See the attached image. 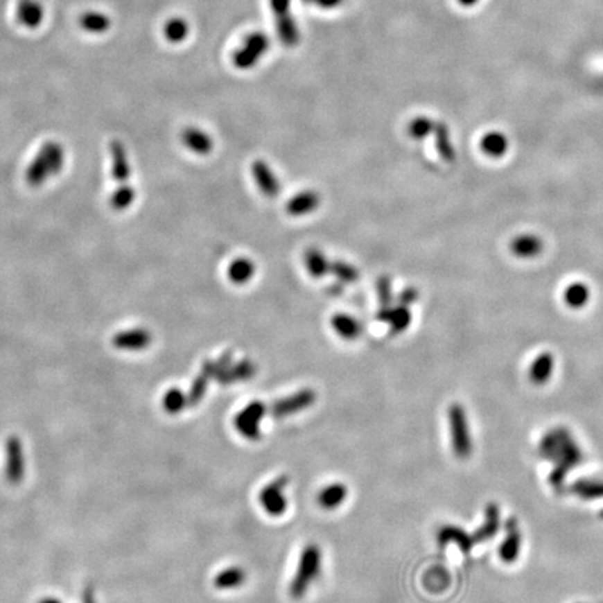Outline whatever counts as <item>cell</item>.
<instances>
[{"label":"cell","mask_w":603,"mask_h":603,"mask_svg":"<svg viewBox=\"0 0 603 603\" xmlns=\"http://www.w3.org/2000/svg\"><path fill=\"white\" fill-rule=\"evenodd\" d=\"M539 454L554 465L549 476L553 486H560L568 472L582 461V451L566 428L549 430L539 443Z\"/></svg>","instance_id":"1"},{"label":"cell","mask_w":603,"mask_h":603,"mask_svg":"<svg viewBox=\"0 0 603 603\" xmlns=\"http://www.w3.org/2000/svg\"><path fill=\"white\" fill-rule=\"evenodd\" d=\"M322 570V550L317 545H308L300 554L296 573L289 585V593L293 599L304 597L309 586L319 577Z\"/></svg>","instance_id":"2"},{"label":"cell","mask_w":603,"mask_h":603,"mask_svg":"<svg viewBox=\"0 0 603 603\" xmlns=\"http://www.w3.org/2000/svg\"><path fill=\"white\" fill-rule=\"evenodd\" d=\"M448 422L451 433L453 451L458 458H468L472 454L473 443L471 436V429L468 425L466 414L462 405L454 404L448 410Z\"/></svg>","instance_id":"3"},{"label":"cell","mask_w":603,"mask_h":603,"mask_svg":"<svg viewBox=\"0 0 603 603\" xmlns=\"http://www.w3.org/2000/svg\"><path fill=\"white\" fill-rule=\"evenodd\" d=\"M267 412L263 401H252L234 419L236 432L250 442H257L261 437L260 423Z\"/></svg>","instance_id":"4"},{"label":"cell","mask_w":603,"mask_h":603,"mask_svg":"<svg viewBox=\"0 0 603 603\" xmlns=\"http://www.w3.org/2000/svg\"><path fill=\"white\" fill-rule=\"evenodd\" d=\"M286 484H288V478L278 476L277 479H274L271 483L265 484L261 489L259 494V500L261 507L268 516L281 517L286 512L288 503L283 494V489L286 487Z\"/></svg>","instance_id":"5"},{"label":"cell","mask_w":603,"mask_h":603,"mask_svg":"<svg viewBox=\"0 0 603 603\" xmlns=\"http://www.w3.org/2000/svg\"><path fill=\"white\" fill-rule=\"evenodd\" d=\"M315 401H316V392L313 390L311 388L299 390L292 395L275 401L271 405V415L274 418L282 419L312 407L315 404Z\"/></svg>","instance_id":"6"},{"label":"cell","mask_w":603,"mask_h":603,"mask_svg":"<svg viewBox=\"0 0 603 603\" xmlns=\"http://www.w3.org/2000/svg\"><path fill=\"white\" fill-rule=\"evenodd\" d=\"M26 476V457L21 440L10 436L6 442V479L10 484H20Z\"/></svg>","instance_id":"7"},{"label":"cell","mask_w":603,"mask_h":603,"mask_svg":"<svg viewBox=\"0 0 603 603\" xmlns=\"http://www.w3.org/2000/svg\"><path fill=\"white\" fill-rule=\"evenodd\" d=\"M378 322L388 323L390 326V334L396 335L399 333H404L412 322V315L408 309V306L398 305V306H388L381 308L376 316Z\"/></svg>","instance_id":"8"},{"label":"cell","mask_w":603,"mask_h":603,"mask_svg":"<svg viewBox=\"0 0 603 603\" xmlns=\"http://www.w3.org/2000/svg\"><path fill=\"white\" fill-rule=\"evenodd\" d=\"M152 341L151 333L146 329H130L125 331H119L112 338V344L116 349L122 351H144L150 347Z\"/></svg>","instance_id":"9"},{"label":"cell","mask_w":603,"mask_h":603,"mask_svg":"<svg viewBox=\"0 0 603 603\" xmlns=\"http://www.w3.org/2000/svg\"><path fill=\"white\" fill-rule=\"evenodd\" d=\"M506 539L498 546V557L503 563L512 564L517 561L521 552V534L516 520H509L506 525Z\"/></svg>","instance_id":"10"},{"label":"cell","mask_w":603,"mask_h":603,"mask_svg":"<svg viewBox=\"0 0 603 603\" xmlns=\"http://www.w3.org/2000/svg\"><path fill=\"white\" fill-rule=\"evenodd\" d=\"M252 175L260 191L267 197H277L281 193V183L275 173L264 161H254L252 164Z\"/></svg>","instance_id":"11"},{"label":"cell","mask_w":603,"mask_h":603,"mask_svg":"<svg viewBox=\"0 0 603 603\" xmlns=\"http://www.w3.org/2000/svg\"><path fill=\"white\" fill-rule=\"evenodd\" d=\"M320 206V194L315 190H305L300 191L286 203V213L292 217H304L315 210H317Z\"/></svg>","instance_id":"12"},{"label":"cell","mask_w":603,"mask_h":603,"mask_svg":"<svg viewBox=\"0 0 603 603\" xmlns=\"http://www.w3.org/2000/svg\"><path fill=\"white\" fill-rule=\"evenodd\" d=\"M52 175H55V173H53L52 164H51L49 150H48V146L45 144L41 148V151L38 152V155L30 164L27 173H26V177L31 186L37 187V186H41L42 183H45L46 179Z\"/></svg>","instance_id":"13"},{"label":"cell","mask_w":603,"mask_h":603,"mask_svg":"<svg viewBox=\"0 0 603 603\" xmlns=\"http://www.w3.org/2000/svg\"><path fill=\"white\" fill-rule=\"evenodd\" d=\"M257 372L256 365L250 359H242L235 365H231L228 369H225L222 373H220L216 380L220 384L229 385L234 383L247 381L250 380Z\"/></svg>","instance_id":"14"},{"label":"cell","mask_w":603,"mask_h":603,"mask_svg":"<svg viewBox=\"0 0 603 603\" xmlns=\"http://www.w3.org/2000/svg\"><path fill=\"white\" fill-rule=\"evenodd\" d=\"M498 530H500V510L494 505V503H490V505L486 507V512H484L483 524L472 535L473 542L475 543L487 542L496 536Z\"/></svg>","instance_id":"15"},{"label":"cell","mask_w":603,"mask_h":603,"mask_svg":"<svg viewBox=\"0 0 603 603\" xmlns=\"http://www.w3.org/2000/svg\"><path fill=\"white\" fill-rule=\"evenodd\" d=\"M437 542L442 549L448 543H457L464 553H469L475 545L472 535H468L462 528L454 525L443 527L437 534Z\"/></svg>","instance_id":"16"},{"label":"cell","mask_w":603,"mask_h":603,"mask_svg":"<svg viewBox=\"0 0 603 603\" xmlns=\"http://www.w3.org/2000/svg\"><path fill=\"white\" fill-rule=\"evenodd\" d=\"M182 140L190 151L198 155H207L214 148V141L211 137L197 128H187L182 134Z\"/></svg>","instance_id":"17"},{"label":"cell","mask_w":603,"mask_h":603,"mask_svg":"<svg viewBox=\"0 0 603 603\" xmlns=\"http://www.w3.org/2000/svg\"><path fill=\"white\" fill-rule=\"evenodd\" d=\"M111 157H112V175L119 183H126L130 176V165L128 159V152L122 141L114 140L111 143Z\"/></svg>","instance_id":"18"},{"label":"cell","mask_w":603,"mask_h":603,"mask_svg":"<svg viewBox=\"0 0 603 603\" xmlns=\"http://www.w3.org/2000/svg\"><path fill=\"white\" fill-rule=\"evenodd\" d=\"M554 369V358L550 352L539 353L530 367V378L536 385H543L549 381Z\"/></svg>","instance_id":"19"},{"label":"cell","mask_w":603,"mask_h":603,"mask_svg":"<svg viewBox=\"0 0 603 603\" xmlns=\"http://www.w3.org/2000/svg\"><path fill=\"white\" fill-rule=\"evenodd\" d=\"M333 330L347 341H353L360 337L363 327L362 324L352 316L345 313H337L331 317Z\"/></svg>","instance_id":"20"},{"label":"cell","mask_w":603,"mask_h":603,"mask_svg":"<svg viewBox=\"0 0 603 603\" xmlns=\"http://www.w3.org/2000/svg\"><path fill=\"white\" fill-rule=\"evenodd\" d=\"M348 496V489L342 483H331L320 490L317 494L319 506L324 510L338 509Z\"/></svg>","instance_id":"21"},{"label":"cell","mask_w":603,"mask_h":603,"mask_svg":"<svg viewBox=\"0 0 603 603\" xmlns=\"http://www.w3.org/2000/svg\"><path fill=\"white\" fill-rule=\"evenodd\" d=\"M542 249H543L542 239L532 234L517 236L512 242L513 253L521 259H532L538 256L542 252Z\"/></svg>","instance_id":"22"},{"label":"cell","mask_w":603,"mask_h":603,"mask_svg":"<svg viewBox=\"0 0 603 603\" xmlns=\"http://www.w3.org/2000/svg\"><path fill=\"white\" fill-rule=\"evenodd\" d=\"M256 272L254 263L247 257H241L234 260L228 267V278L235 285L247 283Z\"/></svg>","instance_id":"23"},{"label":"cell","mask_w":603,"mask_h":603,"mask_svg":"<svg viewBox=\"0 0 603 603\" xmlns=\"http://www.w3.org/2000/svg\"><path fill=\"white\" fill-rule=\"evenodd\" d=\"M480 148L486 155L491 158H500L507 152L509 140L500 132H490L486 133L480 140Z\"/></svg>","instance_id":"24"},{"label":"cell","mask_w":603,"mask_h":603,"mask_svg":"<svg viewBox=\"0 0 603 603\" xmlns=\"http://www.w3.org/2000/svg\"><path fill=\"white\" fill-rule=\"evenodd\" d=\"M305 265L313 278H323L330 272V263L317 247H309L305 252Z\"/></svg>","instance_id":"25"},{"label":"cell","mask_w":603,"mask_h":603,"mask_svg":"<svg viewBox=\"0 0 603 603\" xmlns=\"http://www.w3.org/2000/svg\"><path fill=\"white\" fill-rule=\"evenodd\" d=\"M566 305L573 309L584 308L591 297L589 288L584 282H573L564 289Z\"/></svg>","instance_id":"26"},{"label":"cell","mask_w":603,"mask_h":603,"mask_svg":"<svg viewBox=\"0 0 603 603\" xmlns=\"http://www.w3.org/2000/svg\"><path fill=\"white\" fill-rule=\"evenodd\" d=\"M571 493L584 498L593 500L603 497V480L600 479H579L571 487Z\"/></svg>","instance_id":"27"},{"label":"cell","mask_w":603,"mask_h":603,"mask_svg":"<svg viewBox=\"0 0 603 603\" xmlns=\"http://www.w3.org/2000/svg\"><path fill=\"white\" fill-rule=\"evenodd\" d=\"M246 581V573L242 567H229L222 570L214 579V585L218 589H234L243 585Z\"/></svg>","instance_id":"28"},{"label":"cell","mask_w":603,"mask_h":603,"mask_svg":"<svg viewBox=\"0 0 603 603\" xmlns=\"http://www.w3.org/2000/svg\"><path fill=\"white\" fill-rule=\"evenodd\" d=\"M187 405V395L180 388H169L162 398V407L169 415H177Z\"/></svg>","instance_id":"29"},{"label":"cell","mask_w":603,"mask_h":603,"mask_svg":"<svg viewBox=\"0 0 603 603\" xmlns=\"http://www.w3.org/2000/svg\"><path fill=\"white\" fill-rule=\"evenodd\" d=\"M433 132H435V136H436V148H437L440 157L444 161L451 162L454 159V157H455V151H454V147L451 144L450 133H448L447 126L443 125V123L435 125V130Z\"/></svg>","instance_id":"30"},{"label":"cell","mask_w":603,"mask_h":603,"mask_svg":"<svg viewBox=\"0 0 603 603\" xmlns=\"http://www.w3.org/2000/svg\"><path fill=\"white\" fill-rule=\"evenodd\" d=\"M209 381H210V377L203 372H200V374L193 380L191 387H190L189 394H187V405L189 407H197L200 402L203 401V398L207 392Z\"/></svg>","instance_id":"31"},{"label":"cell","mask_w":603,"mask_h":603,"mask_svg":"<svg viewBox=\"0 0 603 603\" xmlns=\"http://www.w3.org/2000/svg\"><path fill=\"white\" fill-rule=\"evenodd\" d=\"M134 198H136V190L132 186L123 183L111 195V206H112L114 210L122 211V210H126L128 207H130L133 204Z\"/></svg>","instance_id":"32"},{"label":"cell","mask_w":603,"mask_h":603,"mask_svg":"<svg viewBox=\"0 0 603 603\" xmlns=\"http://www.w3.org/2000/svg\"><path fill=\"white\" fill-rule=\"evenodd\" d=\"M330 272H333L335 275V278L344 283H353L359 279L358 268L353 267L352 264H349L347 261H341V260H335V261L330 263Z\"/></svg>","instance_id":"33"},{"label":"cell","mask_w":603,"mask_h":603,"mask_svg":"<svg viewBox=\"0 0 603 603\" xmlns=\"http://www.w3.org/2000/svg\"><path fill=\"white\" fill-rule=\"evenodd\" d=\"M435 130V125L430 119L419 116L414 119L408 126V134L414 140H422Z\"/></svg>","instance_id":"34"},{"label":"cell","mask_w":603,"mask_h":603,"mask_svg":"<svg viewBox=\"0 0 603 603\" xmlns=\"http://www.w3.org/2000/svg\"><path fill=\"white\" fill-rule=\"evenodd\" d=\"M19 15L23 23L28 24V26H37L41 21L42 17V10L40 8L38 3L35 2H28V3H21L19 8Z\"/></svg>","instance_id":"35"},{"label":"cell","mask_w":603,"mask_h":603,"mask_svg":"<svg viewBox=\"0 0 603 603\" xmlns=\"http://www.w3.org/2000/svg\"><path fill=\"white\" fill-rule=\"evenodd\" d=\"M82 27L87 31H92V33H103L110 27V21L104 15H98V13H87L82 20H81Z\"/></svg>","instance_id":"36"},{"label":"cell","mask_w":603,"mask_h":603,"mask_svg":"<svg viewBox=\"0 0 603 603\" xmlns=\"http://www.w3.org/2000/svg\"><path fill=\"white\" fill-rule=\"evenodd\" d=\"M377 295L381 308H388L392 304V283L390 277L383 275L377 281Z\"/></svg>","instance_id":"37"},{"label":"cell","mask_w":603,"mask_h":603,"mask_svg":"<svg viewBox=\"0 0 603 603\" xmlns=\"http://www.w3.org/2000/svg\"><path fill=\"white\" fill-rule=\"evenodd\" d=\"M187 26L182 20H171L165 27V35L171 41H180L184 38Z\"/></svg>","instance_id":"38"},{"label":"cell","mask_w":603,"mask_h":603,"mask_svg":"<svg viewBox=\"0 0 603 603\" xmlns=\"http://www.w3.org/2000/svg\"><path fill=\"white\" fill-rule=\"evenodd\" d=\"M418 297H419V290L417 288L410 286V288H405L398 295V302H399V305L410 306V305L415 304Z\"/></svg>","instance_id":"39"},{"label":"cell","mask_w":603,"mask_h":603,"mask_svg":"<svg viewBox=\"0 0 603 603\" xmlns=\"http://www.w3.org/2000/svg\"><path fill=\"white\" fill-rule=\"evenodd\" d=\"M82 603H96L95 596H94V588L91 585H88L82 591Z\"/></svg>","instance_id":"40"},{"label":"cell","mask_w":603,"mask_h":603,"mask_svg":"<svg viewBox=\"0 0 603 603\" xmlns=\"http://www.w3.org/2000/svg\"><path fill=\"white\" fill-rule=\"evenodd\" d=\"M38 603H62V600H59L56 597H44Z\"/></svg>","instance_id":"41"},{"label":"cell","mask_w":603,"mask_h":603,"mask_svg":"<svg viewBox=\"0 0 603 603\" xmlns=\"http://www.w3.org/2000/svg\"><path fill=\"white\" fill-rule=\"evenodd\" d=\"M462 2H464V3H473L475 0H462Z\"/></svg>","instance_id":"42"},{"label":"cell","mask_w":603,"mask_h":603,"mask_svg":"<svg viewBox=\"0 0 603 603\" xmlns=\"http://www.w3.org/2000/svg\"><path fill=\"white\" fill-rule=\"evenodd\" d=\"M600 517H602V518H603V512H602V513H600Z\"/></svg>","instance_id":"43"}]
</instances>
